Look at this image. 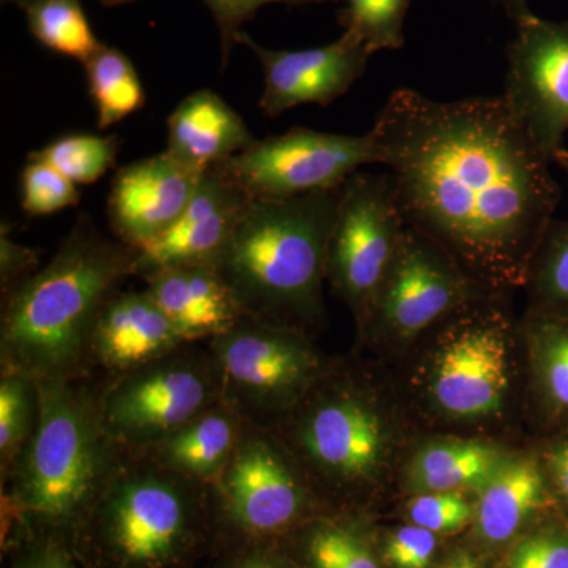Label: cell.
<instances>
[{
    "mask_svg": "<svg viewBox=\"0 0 568 568\" xmlns=\"http://www.w3.org/2000/svg\"><path fill=\"white\" fill-rule=\"evenodd\" d=\"M244 429L241 417L222 402L138 455L179 476L213 485L234 454Z\"/></svg>",
    "mask_w": 568,
    "mask_h": 568,
    "instance_id": "obj_21",
    "label": "cell"
},
{
    "mask_svg": "<svg viewBox=\"0 0 568 568\" xmlns=\"http://www.w3.org/2000/svg\"><path fill=\"white\" fill-rule=\"evenodd\" d=\"M506 462L499 448L484 440L448 437L416 450L406 463L405 484L416 495L480 491Z\"/></svg>",
    "mask_w": 568,
    "mask_h": 568,
    "instance_id": "obj_22",
    "label": "cell"
},
{
    "mask_svg": "<svg viewBox=\"0 0 568 568\" xmlns=\"http://www.w3.org/2000/svg\"><path fill=\"white\" fill-rule=\"evenodd\" d=\"M37 381L18 372L0 373V476L17 463L39 422Z\"/></svg>",
    "mask_w": 568,
    "mask_h": 568,
    "instance_id": "obj_29",
    "label": "cell"
},
{
    "mask_svg": "<svg viewBox=\"0 0 568 568\" xmlns=\"http://www.w3.org/2000/svg\"><path fill=\"white\" fill-rule=\"evenodd\" d=\"M186 345L151 295L119 293L104 306L89 347V366L121 375Z\"/></svg>",
    "mask_w": 568,
    "mask_h": 568,
    "instance_id": "obj_18",
    "label": "cell"
},
{
    "mask_svg": "<svg viewBox=\"0 0 568 568\" xmlns=\"http://www.w3.org/2000/svg\"><path fill=\"white\" fill-rule=\"evenodd\" d=\"M506 302L478 297L418 339L410 387L437 420L484 425L503 417L514 390L518 332Z\"/></svg>",
    "mask_w": 568,
    "mask_h": 568,
    "instance_id": "obj_7",
    "label": "cell"
},
{
    "mask_svg": "<svg viewBox=\"0 0 568 568\" xmlns=\"http://www.w3.org/2000/svg\"><path fill=\"white\" fill-rule=\"evenodd\" d=\"M515 28L503 97L552 162L568 132V21H548L532 13Z\"/></svg>",
    "mask_w": 568,
    "mask_h": 568,
    "instance_id": "obj_14",
    "label": "cell"
},
{
    "mask_svg": "<svg viewBox=\"0 0 568 568\" xmlns=\"http://www.w3.org/2000/svg\"><path fill=\"white\" fill-rule=\"evenodd\" d=\"M278 544L295 568H381L353 515L323 511Z\"/></svg>",
    "mask_w": 568,
    "mask_h": 568,
    "instance_id": "obj_24",
    "label": "cell"
},
{
    "mask_svg": "<svg viewBox=\"0 0 568 568\" xmlns=\"http://www.w3.org/2000/svg\"><path fill=\"white\" fill-rule=\"evenodd\" d=\"M95 398L112 440L126 454H142L222 403V383L211 347L186 343L149 364L106 376Z\"/></svg>",
    "mask_w": 568,
    "mask_h": 568,
    "instance_id": "obj_9",
    "label": "cell"
},
{
    "mask_svg": "<svg viewBox=\"0 0 568 568\" xmlns=\"http://www.w3.org/2000/svg\"><path fill=\"white\" fill-rule=\"evenodd\" d=\"M144 291L173 323L185 343L226 334L244 310L212 265H179L145 276Z\"/></svg>",
    "mask_w": 568,
    "mask_h": 568,
    "instance_id": "obj_19",
    "label": "cell"
},
{
    "mask_svg": "<svg viewBox=\"0 0 568 568\" xmlns=\"http://www.w3.org/2000/svg\"><path fill=\"white\" fill-rule=\"evenodd\" d=\"M7 568H82L65 541L36 538L3 555Z\"/></svg>",
    "mask_w": 568,
    "mask_h": 568,
    "instance_id": "obj_38",
    "label": "cell"
},
{
    "mask_svg": "<svg viewBox=\"0 0 568 568\" xmlns=\"http://www.w3.org/2000/svg\"><path fill=\"white\" fill-rule=\"evenodd\" d=\"M373 163L379 155L372 130L353 136L294 126L219 164L253 201H283L338 189Z\"/></svg>",
    "mask_w": 568,
    "mask_h": 568,
    "instance_id": "obj_13",
    "label": "cell"
},
{
    "mask_svg": "<svg viewBox=\"0 0 568 568\" xmlns=\"http://www.w3.org/2000/svg\"><path fill=\"white\" fill-rule=\"evenodd\" d=\"M222 402L245 425L275 429L331 368L312 335L252 316L207 342Z\"/></svg>",
    "mask_w": 568,
    "mask_h": 568,
    "instance_id": "obj_8",
    "label": "cell"
},
{
    "mask_svg": "<svg viewBox=\"0 0 568 568\" xmlns=\"http://www.w3.org/2000/svg\"><path fill=\"white\" fill-rule=\"evenodd\" d=\"M84 69L99 112V129H108L144 106V88L132 61L122 51L103 44L84 63Z\"/></svg>",
    "mask_w": 568,
    "mask_h": 568,
    "instance_id": "obj_26",
    "label": "cell"
},
{
    "mask_svg": "<svg viewBox=\"0 0 568 568\" xmlns=\"http://www.w3.org/2000/svg\"><path fill=\"white\" fill-rule=\"evenodd\" d=\"M345 183L248 205L215 264L246 316L308 335L323 327L328 242Z\"/></svg>",
    "mask_w": 568,
    "mask_h": 568,
    "instance_id": "obj_5",
    "label": "cell"
},
{
    "mask_svg": "<svg viewBox=\"0 0 568 568\" xmlns=\"http://www.w3.org/2000/svg\"><path fill=\"white\" fill-rule=\"evenodd\" d=\"M547 469L549 477L555 481L556 488L568 503V440L552 447L547 455Z\"/></svg>",
    "mask_w": 568,
    "mask_h": 568,
    "instance_id": "obj_40",
    "label": "cell"
},
{
    "mask_svg": "<svg viewBox=\"0 0 568 568\" xmlns=\"http://www.w3.org/2000/svg\"><path fill=\"white\" fill-rule=\"evenodd\" d=\"M39 252L21 244L10 237L9 231L2 226L0 235V283L2 293H9L22 280L39 271Z\"/></svg>",
    "mask_w": 568,
    "mask_h": 568,
    "instance_id": "obj_39",
    "label": "cell"
},
{
    "mask_svg": "<svg viewBox=\"0 0 568 568\" xmlns=\"http://www.w3.org/2000/svg\"><path fill=\"white\" fill-rule=\"evenodd\" d=\"M220 545L211 485L126 452L69 541L82 568H204Z\"/></svg>",
    "mask_w": 568,
    "mask_h": 568,
    "instance_id": "obj_4",
    "label": "cell"
},
{
    "mask_svg": "<svg viewBox=\"0 0 568 568\" xmlns=\"http://www.w3.org/2000/svg\"><path fill=\"white\" fill-rule=\"evenodd\" d=\"M118 152V136L67 134L40 151L29 153V160L51 164L74 185H89L100 181L114 166Z\"/></svg>",
    "mask_w": 568,
    "mask_h": 568,
    "instance_id": "obj_30",
    "label": "cell"
},
{
    "mask_svg": "<svg viewBox=\"0 0 568 568\" xmlns=\"http://www.w3.org/2000/svg\"><path fill=\"white\" fill-rule=\"evenodd\" d=\"M413 525L439 534H455L476 519V508L463 493H422L407 503Z\"/></svg>",
    "mask_w": 568,
    "mask_h": 568,
    "instance_id": "obj_33",
    "label": "cell"
},
{
    "mask_svg": "<svg viewBox=\"0 0 568 568\" xmlns=\"http://www.w3.org/2000/svg\"><path fill=\"white\" fill-rule=\"evenodd\" d=\"M272 432L321 506L336 514L351 515L386 484L403 446L402 426L383 390L338 362Z\"/></svg>",
    "mask_w": 568,
    "mask_h": 568,
    "instance_id": "obj_6",
    "label": "cell"
},
{
    "mask_svg": "<svg viewBox=\"0 0 568 568\" xmlns=\"http://www.w3.org/2000/svg\"><path fill=\"white\" fill-rule=\"evenodd\" d=\"M77 185L51 164L29 160L21 174V207L31 216L51 215L80 203Z\"/></svg>",
    "mask_w": 568,
    "mask_h": 568,
    "instance_id": "obj_32",
    "label": "cell"
},
{
    "mask_svg": "<svg viewBox=\"0 0 568 568\" xmlns=\"http://www.w3.org/2000/svg\"><path fill=\"white\" fill-rule=\"evenodd\" d=\"M521 334L541 403L552 416L568 420V317L528 313Z\"/></svg>",
    "mask_w": 568,
    "mask_h": 568,
    "instance_id": "obj_25",
    "label": "cell"
},
{
    "mask_svg": "<svg viewBox=\"0 0 568 568\" xmlns=\"http://www.w3.org/2000/svg\"><path fill=\"white\" fill-rule=\"evenodd\" d=\"M130 276L132 246L80 216L50 263L3 294L2 369L36 381L88 379L93 328Z\"/></svg>",
    "mask_w": 568,
    "mask_h": 568,
    "instance_id": "obj_2",
    "label": "cell"
},
{
    "mask_svg": "<svg viewBox=\"0 0 568 568\" xmlns=\"http://www.w3.org/2000/svg\"><path fill=\"white\" fill-rule=\"evenodd\" d=\"M459 556V568H480L478 567V564L476 560L470 558L469 555H465V552H462Z\"/></svg>",
    "mask_w": 568,
    "mask_h": 568,
    "instance_id": "obj_43",
    "label": "cell"
},
{
    "mask_svg": "<svg viewBox=\"0 0 568 568\" xmlns=\"http://www.w3.org/2000/svg\"><path fill=\"white\" fill-rule=\"evenodd\" d=\"M436 549V534L410 523L392 534L384 556L394 568H428Z\"/></svg>",
    "mask_w": 568,
    "mask_h": 568,
    "instance_id": "obj_37",
    "label": "cell"
},
{
    "mask_svg": "<svg viewBox=\"0 0 568 568\" xmlns=\"http://www.w3.org/2000/svg\"><path fill=\"white\" fill-rule=\"evenodd\" d=\"M22 9L29 31L48 50L84 65L103 47L89 24L81 0H29Z\"/></svg>",
    "mask_w": 568,
    "mask_h": 568,
    "instance_id": "obj_27",
    "label": "cell"
},
{
    "mask_svg": "<svg viewBox=\"0 0 568 568\" xmlns=\"http://www.w3.org/2000/svg\"><path fill=\"white\" fill-rule=\"evenodd\" d=\"M84 381H37L36 432L2 477V555L36 538L69 545L125 457Z\"/></svg>",
    "mask_w": 568,
    "mask_h": 568,
    "instance_id": "obj_3",
    "label": "cell"
},
{
    "mask_svg": "<svg viewBox=\"0 0 568 568\" xmlns=\"http://www.w3.org/2000/svg\"><path fill=\"white\" fill-rule=\"evenodd\" d=\"M205 171L168 151L121 168L108 197L112 234L132 248L162 235L189 207Z\"/></svg>",
    "mask_w": 568,
    "mask_h": 568,
    "instance_id": "obj_17",
    "label": "cell"
},
{
    "mask_svg": "<svg viewBox=\"0 0 568 568\" xmlns=\"http://www.w3.org/2000/svg\"><path fill=\"white\" fill-rule=\"evenodd\" d=\"M552 162L558 163L560 168H562L564 171L568 174V151L567 149H562V151H559L556 153L555 159H552Z\"/></svg>",
    "mask_w": 568,
    "mask_h": 568,
    "instance_id": "obj_42",
    "label": "cell"
},
{
    "mask_svg": "<svg viewBox=\"0 0 568 568\" xmlns=\"http://www.w3.org/2000/svg\"><path fill=\"white\" fill-rule=\"evenodd\" d=\"M244 119L209 89L185 97L168 118V149L181 162L209 170L252 148Z\"/></svg>",
    "mask_w": 568,
    "mask_h": 568,
    "instance_id": "obj_20",
    "label": "cell"
},
{
    "mask_svg": "<svg viewBox=\"0 0 568 568\" xmlns=\"http://www.w3.org/2000/svg\"><path fill=\"white\" fill-rule=\"evenodd\" d=\"M211 487L222 545L280 541L328 511L282 440L256 426L245 425L234 454Z\"/></svg>",
    "mask_w": 568,
    "mask_h": 568,
    "instance_id": "obj_10",
    "label": "cell"
},
{
    "mask_svg": "<svg viewBox=\"0 0 568 568\" xmlns=\"http://www.w3.org/2000/svg\"><path fill=\"white\" fill-rule=\"evenodd\" d=\"M237 44L256 54L264 71V91L260 108L276 118L302 104L335 102L364 77L372 52L349 32L334 43L298 51H275L261 47L241 32Z\"/></svg>",
    "mask_w": 568,
    "mask_h": 568,
    "instance_id": "obj_16",
    "label": "cell"
},
{
    "mask_svg": "<svg viewBox=\"0 0 568 568\" xmlns=\"http://www.w3.org/2000/svg\"><path fill=\"white\" fill-rule=\"evenodd\" d=\"M495 2L514 21V24H518V22L526 20V18L532 14L529 0H495Z\"/></svg>",
    "mask_w": 568,
    "mask_h": 568,
    "instance_id": "obj_41",
    "label": "cell"
},
{
    "mask_svg": "<svg viewBox=\"0 0 568 568\" xmlns=\"http://www.w3.org/2000/svg\"><path fill=\"white\" fill-rule=\"evenodd\" d=\"M248 193L220 164L205 171L189 207L162 235L134 250V276L179 265H212L252 204Z\"/></svg>",
    "mask_w": 568,
    "mask_h": 568,
    "instance_id": "obj_15",
    "label": "cell"
},
{
    "mask_svg": "<svg viewBox=\"0 0 568 568\" xmlns=\"http://www.w3.org/2000/svg\"><path fill=\"white\" fill-rule=\"evenodd\" d=\"M503 568H568V530L547 526L523 537Z\"/></svg>",
    "mask_w": 568,
    "mask_h": 568,
    "instance_id": "obj_34",
    "label": "cell"
},
{
    "mask_svg": "<svg viewBox=\"0 0 568 568\" xmlns=\"http://www.w3.org/2000/svg\"><path fill=\"white\" fill-rule=\"evenodd\" d=\"M372 133L406 226L443 248L485 294L508 297L525 286L560 186L506 99L436 102L396 89Z\"/></svg>",
    "mask_w": 568,
    "mask_h": 568,
    "instance_id": "obj_1",
    "label": "cell"
},
{
    "mask_svg": "<svg viewBox=\"0 0 568 568\" xmlns=\"http://www.w3.org/2000/svg\"><path fill=\"white\" fill-rule=\"evenodd\" d=\"M484 291L435 242L406 227L386 282L358 335L387 353L413 349L418 339Z\"/></svg>",
    "mask_w": 568,
    "mask_h": 568,
    "instance_id": "obj_11",
    "label": "cell"
},
{
    "mask_svg": "<svg viewBox=\"0 0 568 568\" xmlns=\"http://www.w3.org/2000/svg\"><path fill=\"white\" fill-rule=\"evenodd\" d=\"M406 227L388 171H358L347 179L328 242L325 280L353 313L357 331L386 282Z\"/></svg>",
    "mask_w": 568,
    "mask_h": 568,
    "instance_id": "obj_12",
    "label": "cell"
},
{
    "mask_svg": "<svg viewBox=\"0 0 568 568\" xmlns=\"http://www.w3.org/2000/svg\"><path fill=\"white\" fill-rule=\"evenodd\" d=\"M443 568H459V556H455L454 559L448 560L446 566H444Z\"/></svg>",
    "mask_w": 568,
    "mask_h": 568,
    "instance_id": "obj_45",
    "label": "cell"
},
{
    "mask_svg": "<svg viewBox=\"0 0 568 568\" xmlns=\"http://www.w3.org/2000/svg\"><path fill=\"white\" fill-rule=\"evenodd\" d=\"M9 2L17 3V6H20L22 9V7H24V3H28L29 0H9Z\"/></svg>",
    "mask_w": 568,
    "mask_h": 568,
    "instance_id": "obj_46",
    "label": "cell"
},
{
    "mask_svg": "<svg viewBox=\"0 0 568 568\" xmlns=\"http://www.w3.org/2000/svg\"><path fill=\"white\" fill-rule=\"evenodd\" d=\"M100 3L106 7L122 6V3L134 2V0H99Z\"/></svg>",
    "mask_w": 568,
    "mask_h": 568,
    "instance_id": "obj_44",
    "label": "cell"
},
{
    "mask_svg": "<svg viewBox=\"0 0 568 568\" xmlns=\"http://www.w3.org/2000/svg\"><path fill=\"white\" fill-rule=\"evenodd\" d=\"M339 22L345 32L377 51H396L405 47V20L414 0H339Z\"/></svg>",
    "mask_w": 568,
    "mask_h": 568,
    "instance_id": "obj_31",
    "label": "cell"
},
{
    "mask_svg": "<svg viewBox=\"0 0 568 568\" xmlns=\"http://www.w3.org/2000/svg\"><path fill=\"white\" fill-rule=\"evenodd\" d=\"M529 313L568 317V220H552L530 260Z\"/></svg>",
    "mask_w": 568,
    "mask_h": 568,
    "instance_id": "obj_28",
    "label": "cell"
},
{
    "mask_svg": "<svg viewBox=\"0 0 568 568\" xmlns=\"http://www.w3.org/2000/svg\"><path fill=\"white\" fill-rule=\"evenodd\" d=\"M339 2V0H204L209 7L216 26H219L220 44H222V69L230 61L231 51L237 44L242 24L252 20L263 7L271 3L284 6H317V3Z\"/></svg>",
    "mask_w": 568,
    "mask_h": 568,
    "instance_id": "obj_35",
    "label": "cell"
},
{
    "mask_svg": "<svg viewBox=\"0 0 568 568\" xmlns=\"http://www.w3.org/2000/svg\"><path fill=\"white\" fill-rule=\"evenodd\" d=\"M204 568H295L278 541H227Z\"/></svg>",
    "mask_w": 568,
    "mask_h": 568,
    "instance_id": "obj_36",
    "label": "cell"
},
{
    "mask_svg": "<svg viewBox=\"0 0 568 568\" xmlns=\"http://www.w3.org/2000/svg\"><path fill=\"white\" fill-rule=\"evenodd\" d=\"M547 476L532 458H507L478 491V536L489 545L511 540L547 499Z\"/></svg>",
    "mask_w": 568,
    "mask_h": 568,
    "instance_id": "obj_23",
    "label": "cell"
}]
</instances>
